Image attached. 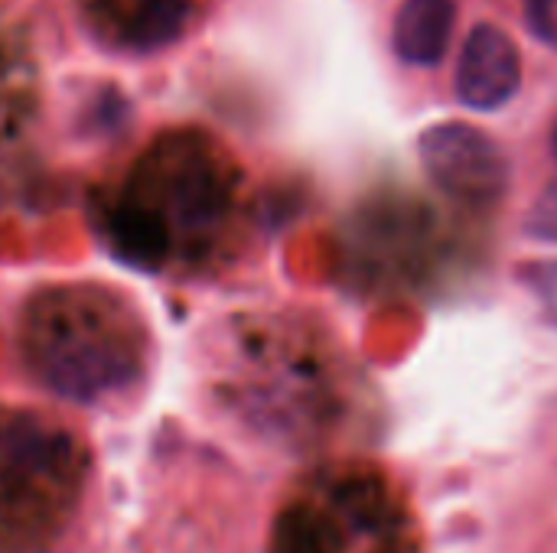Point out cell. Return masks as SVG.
<instances>
[{
  "mask_svg": "<svg viewBox=\"0 0 557 553\" xmlns=\"http://www.w3.org/2000/svg\"><path fill=\"white\" fill-rule=\"evenodd\" d=\"M101 241L144 274L206 277L235 254L245 225V173L202 127L160 130L104 189Z\"/></svg>",
  "mask_w": 557,
  "mask_h": 553,
  "instance_id": "1",
  "label": "cell"
},
{
  "mask_svg": "<svg viewBox=\"0 0 557 553\" xmlns=\"http://www.w3.org/2000/svg\"><path fill=\"white\" fill-rule=\"evenodd\" d=\"M16 339L29 375L78 404L131 394L150 365L140 310L104 284L39 287L20 310Z\"/></svg>",
  "mask_w": 557,
  "mask_h": 553,
  "instance_id": "2",
  "label": "cell"
},
{
  "mask_svg": "<svg viewBox=\"0 0 557 553\" xmlns=\"http://www.w3.org/2000/svg\"><path fill=\"white\" fill-rule=\"evenodd\" d=\"M209 391L248 430L271 440H310L336 414L330 352L284 316L242 313L209 342Z\"/></svg>",
  "mask_w": 557,
  "mask_h": 553,
  "instance_id": "3",
  "label": "cell"
},
{
  "mask_svg": "<svg viewBox=\"0 0 557 553\" xmlns=\"http://www.w3.org/2000/svg\"><path fill=\"white\" fill-rule=\"evenodd\" d=\"M91 479L85 440L62 420L0 404V553H52Z\"/></svg>",
  "mask_w": 557,
  "mask_h": 553,
  "instance_id": "4",
  "label": "cell"
},
{
  "mask_svg": "<svg viewBox=\"0 0 557 553\" xmlns=\"http://www.w3.org/2000/svg\"><path fill=\"white\" fill-rule=\"evenodd\" d=\"M268 553H414V535L382 476L326 469L281 508Z\"/></svg>",
  "mask_w": 557,
  "mask_h": 553,
  "instance_id": "5",
  "label": "cell"
},
{
  "mask_svg": "<svg viewBox=\"0 0 557 553\" xmlns=\"http://www.w3.org/2000/svg\"><path fill=\"white\" fill-rule=\"evenodd\" d=\"M421 160L428 176L457 202L493 205L509 189L506 150L473 124L447 121L421 134Z\"/></svg>",
  "mask_w": 557,
  "mask_h": 553,
  "instance_id": "6",
  "label": "cell"
},
{
  "mask_svg": "<svg viewBox=\"0 0 557 553\" xmlns=\"http://www.w3.org/2000/svg\"><path fill=\"white\" fill-rule=\"evenodd\" d=\"M82 23L117 52H153L183 36L199 0H75Z\"/></svg>",
  "mask_w": 557,
  "mask_h": 553,
  "instance_id": "7",
  "label": "cell"
},
{
  "mask_svg": "<svg viewBox=\"0 0 557 553\" xmlns=\"http://www.w3.org/2000/svg\"><path fill=\"white\" fill-rule=\"evenodd\" d=\"M522 81V59L516 42L493 23L476 26L467 36L457 65V95L467 108L493 111L506 104Z\"/></svg>",
  "mask_w": 557,
  "mask_h": 553,
  "instance_id": "8",
  "label": "cell"
},
{
  "mask_svg": "<svg viewBox=\"0 0 557 553\" xmlns=\"http://www.w3.org/2000/svg\"><path fill=\"white\" fill-rule=\"evenodd\" d=\"M39 108V62L26 26L0 10V147L13 143Z\"/></svg>",
  "mask_w": 557,
  "mask_h": 553,
  "instance_id": "9",
  "label": "cell"
},
{
  "mask_svg": "<svg viewBox=\"0 0 557 553\" xmlns=\"http://www.w3.org/2000/svg\"><path fill=\"white\" fill-rule=\"evenodd\" d=\"M454 0H405L395 16V52L411 65H434L450 46Z\"/></svg>",
  "mask_w": 557,
  "mask_h": 553,
  "instance_id": "10",
  "label": "cell"
},
{
  "mask_svg": "<svg viewBox=\"0 0 557 553\" xmlns=\"http://www.w3.org/2000/svg\"><path fill=\"white\" fill-rule=\"evenodd\" d=\"M525 20L545 46L557 49V0H525Z\"/></svg>",
  "mask_w": 557,
  "mask_h": 553,
  "instance_id": "11",
  "label": "cell"
},
{
  "mask_svg": "<svg viewBox=\"0 0 557 553\" xmlns=\"http://www.w3.org/2000/svg\"><path fill=\"white\" fill-rule=\"evenodd\" d=\"M529 228L545 238V241H557V183L545 189V196L539 199V205L532 209V222Z\"/></svg>",
  "mask_w": 557,
  "mask_h": 553,
  "instance_id": "12",
  "label": "cell"
},
{
  "mask_svg": "<svg viewBox=\"0 0 557 553\" xmlns=\"http://www.w3.org/2000/svg\"><path fill=\"white\" fill-rule=\"evenodd\" d=\"M535 284H539L542 297L552 303V310L557 313V267H545V271H539V274H535Z\"/></svg>",
  "mask_w": 557,
  "mask_h": 553,
  "instance_id": "13",
  "label": "cell"
}]
</instances>
